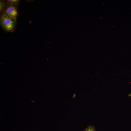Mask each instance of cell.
<instances>
[{
  "instance_id": "cell-1",
  "label": "cell",
  "mask_w": 131,
  "mask_h": 131,
  "mask_svg": "<svg viewBox=\"0 0 131 131\" xmlns=\"http://www.w3.org/2000/svg\"><path fill=\"white\" fill-rule=\"evenodd\" d=\"M0 21L1 25L6 31L12 32L15 28L16 21L1 14Z\"/></svg>"
},
{
  "instance_id": "cell-2",
  "label": "cell",
  "mask_w": 131,
  "mask_h": 131,
  "mask_svg": "<svg viewBox=\"0 0 131 131\" xmlns=\"http://www.w3.org/2000/svg\"><path fill=\"white\" fill-rule=\"evenodd\" d=\"M1 14L10 17L16 21L18 14L17 5L6 2V6Z\"/></svg>"
},
{
  "instance_id": "cell-3",
  "label": "cell",
  "mask_w": 131,
  "mask_h": 131,
  "mask_svg": "<svg viewBox=\"0 0 131 131\" xmlns=\"http://www.w3.org/2000/svg\"><path fill=\"white\" fill-rule=\"evenodd\" d=\"M6 6V2L3 0H0V11L1 13L4 11Z\"/></svg>"
},
{
  "instance_id": "cell-4",
  "label": "cell",
  "mask_w": 131,
  "mask_h": 131,
  "mask_svg": "<svg viewBox=\"0 0 131 131\" xmlns=\"http://www.w3.org/2000/svg\"><path fill=\"white\" fill-rule=\"evenodd\" d=\"M19 1L20 0H6V2L13 4L17 5L19 3Z\"/></svg>"
},
{
  "instance_id": "cell-5",
  "label": "cell",
  "mask_w": 131,
  "mask_h": 131,
  "mask_svg": "<svg viewBox=\"0 0 131 131\" xmlns=\"http://www.w3.org/2000/svg\"><path fill=\"white\" fill-rule=\"evenodd\" d=\"M84 131H96L94 126L90 125L86 128Z\"/></svg>"
}]
</instances>
